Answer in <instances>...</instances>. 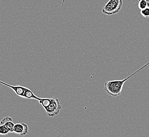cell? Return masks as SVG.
<instances>
[{
    "label": "cell",
    "mask_w": 149,
    "mask_h": 137,
    "mask_svg": "<svg viewBox=\"0 0 149 137\" xmlns=\"http://www.w3.org/2000/svg\"><path fill=\"white\" fill-rule=\"evenodd\" d=\"M141 14L146 18H149V8H146V9H143L142 10H141Z\"/></svg>",
    "instance_id": "9c48e42d"
},
{
    "label": "cell",
    "mask_w": 149,
    "mask_h": 137,
    "mask_svg": "<svg viewBox=\"0 0 149 137\" xmlns=\"http://www.w3.org/2000/svg\"><path fill=\"white\" fill-rule=\"evenodd\" d=\"M38 101L43 107L47 114L50 117L57 115L61 109V106L57 98H40Z\"/></svg>",
    "instance_id": "6da1fadb"
},
{
    "label": "cell",
    "mask_w": 149,
    "mask_h": 137,
    "mask_svg": "<svg viewBox=\"0 0 149 137\" xmlns=\"http://www.w3.org/2000/svg\"><path fill=\"white\" fill-rule=\"evenodd\" d=\"M146 1V3H147V5H148V8H149V0H145Z\"/></svg>",
    "instance_id": "30bf717a"
},
{
    "label": "cell",
    "mask_w": 149,
    "mask_h": 137,
    "mask_svg": "<svg viewBox=\"0 0 149 137\" xmlns=\"http://www.w3.org/2000/svg\"><path fill=\"white\" fill-rule=\"evenodd\" d=\"M123 5V0H109L102 8V12L105 15H112L118 13Z\"/></svg>",
    "instance_id": "277c9868"
},
{
    "label": "cell",
    "mask_w": 149,
    "mask_h": 137,
    "mask_svg": "<svg viewBox=\"0 0 149 137\" xmlns=\"http://www.w3.org/2000/svg\"><path fill=\"white\" fill-rule=\"evenodd\" d=\"M138 7L140 10L146 9L148 8V5L145 0H138Z\"/></svg>",
    "instance_id": "52a82bcc"
},
{
    "label": "cell",
    "mask_w": 149,
    "mask_h": 137,
    "mask_svg": "<svg viewBox=\"0 0 149 137\" xmlns=\"http://www.w3.org/2000/svg\"><path fill=\"white\" fill-rule=\"evenodd\" d=\"M134 74L135 73L123 80H112L106 82L104 84L106 92L110 95L115 97L120 95L125 82Z\"/></svg>",
    "instance_id": "7a4b0ae2"
},
{
    "label": "cell",
    "mask_w": 149,
    "mask_h": 137,
    "mask_svg": "<svg viewBox=\"0 0 149 137\" xmlns=\"http://www.w3.org/2000/svg\"><path fill=\"white\" fill-rule=\"evenodd\" d=\"M10 132L6 127L0 125V134L1 135H6L8 134Z\"/></svg>",
    "instance_id": "ba28073f"
},
{
    "label": "cell",
    "mask_w": 149,
    "mask_h": 137,
    "mask_svg": "<svg viewBox=\"0 0 149 137\" xmlns=\"http://www.w3.org/2000/svg\"><path fill=\"white\" fill-rule=\"evenodd\" d=\"M13 132L15 134L24 136L29 132V127L25 123H15L13 129Z\"/></svg>",
    "instance_id": "5b68a950"
},
{
    "label": "cell",
    "mask_w": 149,
    "mask_h": 137,
    "mask_svg": "<svg viewBox=\"0 0 149 137\" xmlns=\"http://www.w3.org/2000/svg\"><path fill=\"white\" fill-rule=\"evenodd\" d=\"M0 125L6 127L10 132H13V129L15 124L13 122V119L11 117H6L4 118L0 121Z\"/></svg>",
    "instance_id": "8992f818"
},
{
    "label": "cell",
    "mask_w": 149,
    "mask_h": 137,
    "mask_svg": "<svg viewBox=\"0 0 149 137\" xmlns=\"http://www.w3.org/2000/svg\"><path fill=\"white\" fill-rule=\"evenodd\" d=\"M0 83L2 84L4 86H7L10 88L12 90L15 92V94L19 97L22 98L23 99H35L38 101H39L40 99V98L38 97L37 96H36L35 93L32 91L30 89H29L26 87L23 86H19V85L12 86L8 83H4L1 81H0Z\"/></svg>",
    "instance_id": "3957f363"
}]
</instances>
